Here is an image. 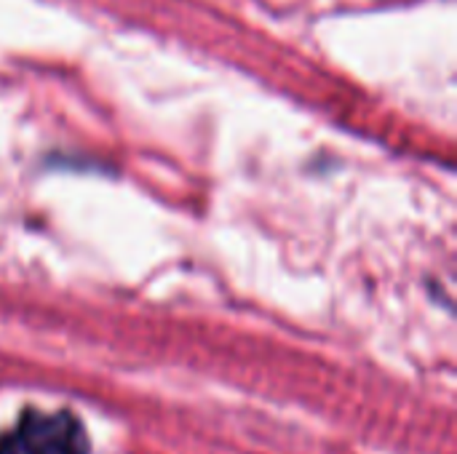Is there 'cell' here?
<instances>
[{"instance_id":"6da1fadb","label":"cell","mask_w":457,"mask_h":454,"mask_svg":"<svg viewBox=\"0 0 457 454\" xmlns=\"http://www.w3.org/2000/svg\"><path fill=\"white\" fill-rule=\"evenodd\" d=\"M0 454H91V447L72 412L27 409L11 431L0 433Z\"/></svg>"}]
</instances>
